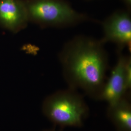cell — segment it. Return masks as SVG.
Masks as SVG:
<instances>
[{
	"label": "cell",
	"mask_w": 131,
	"mask_h": 131,
	"mask_svg": "<svg viewBox=\"0 0 131 131\" xmlns=\"http://www.w3.org/2000/svg\"><path fill=\"white\" fill-rule=\"evenodd\" d=\"M130 11L118 10L114 12L102 22L104 44L111 42L117 45L119 52L124 48L131 50Z\"/></svg>",
	"instance_id": "cell-4"
},
{
	"label": "cell",
	"mask_w": 131,
	"mask_h": 131,
	"mask_svg": "<svg viewBox=\"0 0 131 131\" xmlns=\"http://www.w3.org/2000/svg\"><path fill=\"white\" fill-rule=\"evenodd\" d=\"M124 73L125 89L127 93L129 94L131 89V57L130 56H126Z\"/></svg>",
	"instance_id": "cell-8"
},
{
	"label": "cell",
	"mask_w": 131,
	"mask_h": 131,
	"mask_svg": "<svg viewBox=\"0 0 131 131\" xmlns=\"http://www.w3.org/2000/svg\"><path fill=\"white\" fill-rule=\"evenodd\" d=\"M29 23L25 0H0V27L17 34Z\"/></svg>",
	"instance_id": "cell-5"
},
{
	"label": "cell",
	"mask_w": 131,
	"mask_h": 131,
	"mask_svg": "<svg viewBox=\"0 0 131 131\" xmlns=\"http://www.w3.org/2000/svg\"><path fill=\"white\" fill-rule=\"evenodd\" d=\"M41 109L49 121L62 128L83 127L89 113L83 96L70 88L48 96L43 101Z\"/></svg>",
	"instance_id": "cell-2"
},
{
	"label": "cell",
	"mask_w": 131,
	"mask_h": 131,
	"mask_svg": "<svg viewBox=\"0 0 131 131\" xmlns=\"http://www.w3.org/2000/svg\"><path fill=\"white\" fill-rule=\"evenodd\" d=\"M126 6L127 10L131 11V0H122Z\"/></svg>",
	"instance_id": "cell-9"
},
{
	"label": "cell",
	"mask_w": 131,
	"mask_h": 131,
	"mask_svg": "<svg viewBox=\"0 0 131 131\" xmlns=\"http://www.w3.org/2000/svg\"><path fill=\"white\" fill-rule=\"evenodd\" d=\"M29 23L41 28H65L90 20L65 0H25Z\"/></svg>",
	"instance_id": "cell-3"
},
{
	"label": "cell",
	"mask_w": 131,
	"mask_h": 131,
	"mask_svg": "<svg viewBox=\"0 0 131 131\" xmlns=\"http://www.w3.org/2000/svg\"><path fill=\"white\" fill-rule=\"evenodd\" d=\"M129 95L112 104L108 105L106 116L116 131H131V103Z\"/></svg>",
	"instance_id": "cell-7"
},
{
	"label": "cell",
	"mask_w": 131,
	"mask_h": 131,
	"mask_svg": "<svg viewBox=\"0 0 131 131\" xmlns=\"http://www.w3.org/2000/svg\"><path fill=\"white\" fill-rule=\"evenodd\" d=\"M119 52L117 63L106 80L98 98V100L106 102L108 105L116 103L127 95H129L126 91L124 80L126 56L121 52Z\"/></svg>",
	"instance_id": "cell-6"
},
{
	"label": "cell",
	"mask_w": 131,
	"mask_h": 131,
	"mask_svg": "<svg viewBox=\"0 0 131 131\" xmlns=\"http://www.w3.org/2000/svg\"><path fill=\"white\" fill-rule=\"evenodd\" d=\"M43 131H57L56 130H54V129H47V130H44Z\"/></svg>",
	"instance_id": "cell-10"
},
{
	"label": "cell",
	"mask_w": 131,
	"mask_h": 131,
	"mask_svg": "<svg viewBox=\"0 0 131 131\" xmlns=\"http://www.w3.org/2000/svg\"><path fill=\"white\" fill-rule=\"evenodd\" d=\"M104 45L100 40L79 35L67 42L58 56L69 88L81 89L96 100L106 80L109 68Z\"/></svg>",
	"instance_id": "cell-1"
}]
</instances>
